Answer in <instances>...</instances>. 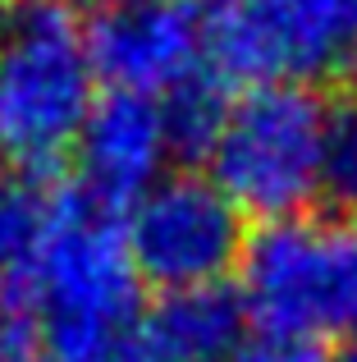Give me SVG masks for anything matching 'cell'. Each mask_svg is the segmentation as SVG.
Returning a JSON list of instances; mask_svg holds the SVG:
<instances>
[{"label":"cell","instance_id":"cell-5","mask_svg":"<svg viewBox=\"0 0 357 362\" xmlns=\"http://www.w3.org/2000/svg\"><path fill=\"white\" fill-rule=\"evenodd\" d=\"M124 239L138 280L165 293L220 284L248 247L243 211L202 175H165L147 188L124 221Z\"/></svg>","mask_w":357,"mask_h":362},{"label":"cell","instance_id":"cell-4","mask_svg":"<svg viewBox=\"0 0 357 362\" xmlns=\"http://www.w3.org/2000/svg\"><path fill=\"white\" fill-rule=\"evenodd\" d=\"M238 298L266 335L357 339V230L325 216L270 221L238 257Z\"/></svg>","mask_w":357,"mask_h":362},{"label":"cell","instance_id":"cell-1","mask_svg":"<svg viewBox=\"0 0 357 362\" xmlns=\"http://www.w3.org/2000/svg\"><path fill=\"white\" fill-rule=\"evenodd\" d=\"M5 284L32 308L42 362H156L124 225L83 188H60L32 266Z\"/></svg>","mask_w":357,"mask_h":362},{"label":"cell","instance_id":"cell-8","mask_svg":"<svg viewBox=\"0 0 357 362\" xmlns=\"http://www.w3.org/2000/svg\"><path fill=\"white\" fill-rule=\"evenodd\" d=\"M243 308L238 293L224 284L206 289L165 293L161 308L147 312V335H152L156 362H229L243 344Z\"/></svg>","mask_w":357,"mask_h":362},{"label":"cell","instance_id":"cell-14","mask_svg":"<svg viewBox=\"0 0 357 362\" xmlns=\"http://www.w3.org/2000/svg\"><path fill=\"white\" fill-rule=\"evenodd\" d=\"M101 9H124V5H143V0H97Z\"/></svg>","mask_w":357,"mask_h":362},{"label":"cell","instance_id":"cell-6","mask_svg":"<svg viewBox=\"0 0 357 362\" xmlns=\"http://www.w3.org/2000/svg\"><path fill=\"white\" fill-rule=\"evenodd\" d=\"M97 78L110 92L156 97L174 92L202 69V18L183 0H143L101 9L87 23Z\"/></svg>","mask_w":357,"mask_h":362},{"label":"cell","instance_id":"cell-16","mask_svg":"<svg viewBox=\"0 0 357 362\" xmlns=\"http://www.w3.org/2000/svg\"><path fill=\"white\" fill-rule=\"evenodd\" d=\"M349 193H353V206H357V179H353V184H349Z\"/></svg>","mask_w":357,"mask_h":362},{"label":"cell","instance_id":"cell-9","mask_svg":"<svg viewBox=\"0 0 357 362\" xmlns=\"http://www.w3.org/2000/svg\"><path fill=\"white\" fill-rule=\"evenodd\" d=\"M60 188L37 170L0 175V280L23 275L51 230Z\"/></svg>","mask_w":357,"mask_h":362},{"label":"cell","instance_id":"cell-11","mask_svg":"<svg viewBox=\"0 0 357 362\" xmlns=\"http://www.w3.org/2000/svg\"><path fill=\"white\" fill-rule=\"evenodd\" d=\"M229 362H334L325 354V344L316 339H294V335H257L248 344H238V354Z\"/></svg>","mask_w":357,"mask_h":362},{"label":"cell","instance_id":"cell-12","mask_svg":"<svg viewBox=\"0 0 357 362\" xmlns=\"http://www.w3.org/2000/svg\"><path fill=\"white\" fill-rule=\"evenodd\" d=\"M334 179L344 188L357 179V115H353L349 129H339V165H334Z\"/></svg>","mask_w":357,"mask_h":362},{"label":"cell","instance_id":"cell-2","mask_svg":"<svg viewBox=\"0 0 357 362\" xmlns=\"http://www.w3.org/2000/svg\"><path fill=\"white\" fill-rule=\"evenodd\" d=\"M97 106V64L78 0H0V142L23 170L73 151Z\"/></svg>","mask_w":357,"mask_h":362},{"label":"cell","instance_id":"cell-17","mask_svg":"<svg viewBox=\"0 0 357 362\" xmlns=\"http://www.w3.org/2000/svg\"><path fill=\"white\" fill-rule=\"evenodd\" d=\"M0 156H5V142H0ZM0 175H5V170H0Z\"/></svg>","mask_w":357,"mask_h":362},{"label":"cell","instance_id":"cell-13","mask_svg":"<svg viewBox=\"0 0 357 362\" xmlns=\"http://www.w3.org/2000/svg\"><path fill=\"white\" fill-rule=\"evenodd\" d=\"M334 5H339L344 23H349V33H353V42H357V0H334Z\"/></svg>","mask_w":357,"mask_h":362},{"label":"cell","instance_id":"cell-3","mask_svg":"<svg viewBox=\"0 0 357 362\" xmlns=\"http://www.w3.org/2000/svg\"><path fill=\"white\" fill-rule=\"evenodd\" d=\"M211 184L243 216H303L339 165V124L307 83H266L234 101L211 147Z\"/></svg>","mask_w":357,"mask_h":362},{"label":"cell","instance_id":"cell-15","mask_svg":"<svg viewBox=\"0 0 357 362\" xmlns=\"http://www.w3.org/2000/svg\"><path fill=\"white\" fill-rule=\"evenodd\" d=\"M339 362H357V339H353V344H349V354H344Z\"/></svg>","mask_w":357,"mask_h":362},{"label":"cell","instance_id":"cell-10","mask_svg":"<svg viewBox=\"0 0 357 362\" xmlns=\"http://www.w3.org/2000/svg\"><path fill=\"white\" fill-rule=\"evenodd\" d=\"M229 110H234V101L224 97V83L211 69H197L193 78H183L174 92L161 97L170 151H178V156H211V147L224 133Z\"/></svg>","mask_w":357,"mask_h":362},{"label":"cell","instance_id":"cell-7","mask_svg":"<svg viewBox=\"0 0 357 362\" xmlns=\"http://www.w3.org/2000/svg\"><path fill=\"white\" fill-rule=\"evenodd\" d=\"M73 151H78L83 193H92L106 206L138 202L147 188L165 179L161 170L170 160L161 101L133 97V92H101Z\"/></svg>","mask_w":357,"mask_h":362}]
</instances>
